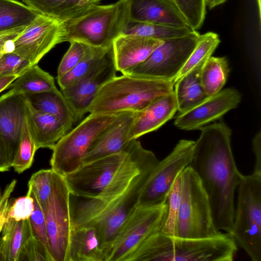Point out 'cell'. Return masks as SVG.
<instances>
[{
  "label": "cell",
  "mask_w": 261,
  "mask_h": 261,
  "mask_svg": "<svg viewBox=\"0 0 261 261\" xmlns=\"http://www.w3.org/2000/svg\"><path fill=\"white\" fill-rule=\"evenodd\" d=\"M201 68L191 71L174 83V93L179 113L188 111L208 97L200 82Z\"/></svg>",
  "instance_id": "cell-27"
},
{
  "label": "cell",
  "mask_w": 261,
  "mask_h": 261,
  "mask_svg": "<svg viewBox=\"0 0 261 261\" xmlns=\"http://www.w3.org/2000/svg\"><path fill=\"white\" fill-rule=\"evenodd\" d=\"M26 27L16 28L0 33V57L5 53L4 45L6 41L15 39L24 30Z\"/></svg>",
  "instance_id": "cell-45"
},
{
  "label": "cell",
  "mask_w": 261,
  "mask_h": 261,
  "mask_svg": "<svg viewBox=\"0 0 261 261\" xmlns=\"http://www.w3.org/2000/svg\"><path fill=\"white\" fill-rule=\"evenodd\" d=\"M63 23L39 14L14 40L13 53L27 60L31 66L56 45L63 42Z\"/></svg>",
  "instance_id": "cell-14"
},
{
  "label": "cell",
  "mask_w": 261,
  "mask_h": 261,
  "mask_svg": "<svg viewBox=\"0 0 261 261\" xmlns=\"http://www.w3.org/2000/svg\"><path fill=\"white\" fill-rule=\"evenodd\" d=\"M194 30L202 25L206 15L205 0H173Z\"/></svg>",
  "instance_id": "cell-37"
},
{
  "label": "cell",
  "mask_w": 261,
  "mask_h": 261,
  "mask_svg": "<svg viewBox=\"0 0 261 261\" xmlns=\"http://www.w3.org/2000/svg\"><path fill=\"white\" fill-rule=\"evenodd\" d=\"M180 198L181 180L179 175L176 179L167 198V214L161 230L167 235L175 236Z\"/></svg>",
  "instance_id": "cell-36"
},
{
  "label": "cell",
  "mask_w": 261,
  "mask_h": 261,
  "mask_svg": "<svg viewBox=\"0 0 261 261\" xmlns=\"http://www.w3.org/2000/svg\"><path fill=\"white\" fill-rule=\"evenodd\" d=\"M200 34L196 31L163 42L142 63L125 74L174 81L195 47Z\"/></svg>",
  "instance_id": "cell-9"
},
{
  "label": "cell",
  "mask_w": 261,
  "mask_h": 261,
  "mask_svg": "<svg viewBox=\"0 0 261 261\" xmlns=\"http://www.w3.org/2000/svg\"><path fill=\"white\" fill-rule=\"evenodd\" d=\"M128 20L127 0L107 5L94 4L83 14L63 23V42L110 48Z\"/></svg>",
  "instance_id": "cell-5"
},
{
  "label": "cell",
  "mask_w": 261,
  "mask_h": 261,
  "mask_svg": "<svg viewBox=\"0 0 261 261\" xmlns=\"http://www.w3.org/2000/svg\"><path fill=\"white\" fill-rule=\"evenodd\" d=\"M70 195L64 176L54 171L52 191L43 210L50 253L54 261L68 260L71 229Z\"/></svg>",
  "instance_id": "cell-13"
},
{
  "label": "cell",
  "mask_w": 261,
  "mask_h": 261,
  "mask_svg": "<svg viewBox=\"0 0 261 261\" xmlns=\"http://www.w3.org/2000/svg\"><path fill=\"white\" fill-rule=\"evenodd\" d=\"M129 144L119 152L83 164L64 176L70 194L83 198L97 196L125 165L129 156Z\"/></svg>",
  "instance_id": "cell-12"
},
{
  "label": "cell",
  "mask_w": 261,
  "mask_h": 261,
  "mask_svg": "<svg viewBox=\"0 0 261 261\" xmlns=\"http://www.w3.org/2000/svg\"><path fill=\"white\" fill-rule=\"evenodd\" d=\"M191 27H179L128 20L121 35H133L164 40L185 35L193 31Z\"/></svg>",
  "instance_id": "cell-32"
},
{
  "label": "cell",
  "mask_w": 261,
  "mask_h": 261,
  "mask_svg": "<svg viewBox=\"0 0 261 261\" xmlns=\"http://www.w3.org/2000/svg\"><path fill=\"white\" fill-rule=\"evenodd\" d=\"M137 112H124L106 127L93 142L84 157L83 164L119 152L129 142V134Z\"/></svg>",
  "instance_id": "cell-18"
},
{
  "label": "cell",
  "mask_w": 261,
  "mask_h": 261,
  "mask_svg": "<svg viewBox=\"0 0 261 261\" xmlns=\"http://www.w3.org/2000/svg\"><path fill=\"white\" fill-rule=\"evenodd\" d=\"M105 252L94 227H71L67 261H105Z\"/></svg>",
  "instance_id": "cell-23"
},
{
  "label": "cell",
  "mask_w": 261,
  "mask_h": 261,
  "mask_svg": "<svg viewBox=\"0 0 261 261\" xmlns=\"http://www.w3.org/2000/svg\"><path fill=\"white\" fill-rule=\"evenodd\" d=\"M56 87L54 77L35 65L19 75L8 87L13 90L26 93H37Z\"/></svg>",
  "instance_id": "cell-30"
},
{
  "label": "cell",
  "mask_w": 261,
  "mask_h": 261,
  "mask_svg": "<svg viewBox=\"0 0 261 261\" xmlns=\"http://www.w3.org/2000/svg\"><path fill=\"white\" fill-rule=\"evenodd\" d=\"M181 198L176 237L202 239L219 234L216 228L208 196L200 180L188 166L180 173Z\"/></svg>",
  "instance_id": "cell-7"
},
{
  "label": "cell",
  "mask_w": 261,
  "mask_h": 261,
  "mask_svg": "<svg viewBox=\"0 0 261 261\" xmlns=\"http://www.w3.org/2000/svg\"><path fill=\"white\" fill-rule=\"evenodd\" d=\"M34 210V200L31 196L20 197L12 201L8 217L16 221L28 219Z\"/></svg>",
  "instance_id": "cell-42"
},
{
  "label": "cell",
  "mask_w": 261,
  "mask_h": 261,
  "mask_svg": "<svg viewBox=\"0 0 261 261\" xmlns=\"http://www.w3.org/2000/svg\"><path fill=\"white\" fill-rule=\"evenodd\" d=\"M172 81L130 74L116 76L100 89L88 109L91 114L140 112L151 102L174 92Z\"/></svg>",
  "instance_id": "cell-4"
},
{
  "label": "cell",
  "mask_w": 261,
  "mask_h": 261,
  "mask_svg": "<svg viewBox=\"0 0 261 261\" xmlns=\"http://www.w3.org/2000/svg\"><path fill=\"white\" fill-rule=\"evenodd\" d=\"M220 41L219 35L214 32H209L200 35L195 47L175 79L174 83L187 73L202 67L212 56Z\"/></svg>",
  "instance_id": "cell-33"
},
{
  "label": "cell",
  "mask_w": 261,
  "mask_h": 261,
  "mask_svg": "<svg viewBox=\"0 0 261 261\" xmlns=\"http://www.w3.org/2000/svg\"><path fill=\"white\" fill-rule=\"evenodd\" d=\"M18 75L0 76V93L7 89Z\"/></svg>",
  "instance_id": "cell-47"
},
{
  "label": "cell",
  "mask_w": 261,
  "mask_h": 261,
  "mask_svg": "<svg viewBox=\"0 0 261 261\" xmlns=\"http://www.w3.org/2000/svg\"><path fill=\"white\" fill-rule=\"evenodd\" d=\"M58 68L57 77H62L71 71L84 58L89 46L78 41H71Z\"/></svg>",
  "instance_id": "cell-38"
},
{
  "label": "cell",
  "mask_w": 261,
  "mask_h": 261,
  "mask_svg": "<svg viewBox=\"0 0 261 261\" xmlns=\"http://www.w3.org/2000/svg\"><path fill=\"white\" fill-rule=\"evenodd\" d=\"M238 247L229 233L207 238H184L161 230L143 241L125 261H232Z\"/></svg>",
  "instance_id": "cell-3"
},
{
  "label": "cell",
  "mask_w": 261,
  "mask_h": 261,
  "mask_svg": "<svg viewBox=\"0 0 261 261\" xmlns=\"http://www.w3.org/2000/svg\"><path fill=\"white\" fill-rule=\"evenodd\" d=\"M16 183L17 180L14 179L8 184L0 198V233L8 218V212L12 201V199H10V198Z\"/></svg>",
  "instance_id": "cell-43"
},
{
  "label": "cell",
  "mask_w": 261,
  "mask_h": 261,
  "mask_svg": "<svg viewBox=\"0 0 261 261\" xmlns=\"http://www.w3.org/2000/svg\"><path fill=\"white\" fill-rule=\"evenodd\" d=\"M25 118L37 150L40 148L51 149L68 132L59 118L35 110L27 101Z\"/></svg>",
  "instance_id": "cell-22"
},
{
  "label": "cell",
  "mask_w": 261,
  "mask_h": 261,
  "mask_svg": "<svg viewBox=\"0 0 261 261\" xmlns=\"http://www.w3.org/2000/svg\"><path fill=\"white\" fill-rule=\"evenodd\" d=\"M155 166L129 161L96 197L83 198L70 194L71 227H94L105 257L121 226L138 205L142 190Z\"/></svg>",
  "instance_id": "cell-2"
},
{
  "label": "cell",
  "mask_w": 261,
  "mask_h": 261,
  "mask_svg": "<svg viewBox=\"0 0 261 261\" xmlns=\"http://www.w3.org/2000/svg\"><path fill=\"white\" fill-rule=\"evenodd\" d=\"M93 3L96 4L97 2L100 1V0H91Z\"/></svg>",
  "instance_id": "cell-49"
},
{
  "label": "cell",
  "mask_w": 261,
  "mask_h": 261,
  "mask_svg": "<svg viewBox=\"0 0 261 261\" xmlns=\"http://www.w3.org/2000/svg\"><path fill=\"white\" fill-rule=\"evenodd\" d=\"M28 103L35 110L55 116L65 125L68 132L77 122L75 115L57 87L37 93L24 94Z\"/></svg>",
  "instance_id": "cell-24"
},
{
  "label": "cell",
  "mask_w": 261,
  "mask_h": 261,
  "mask_svg": "<svg viewBox=\"0 0 261 261\" xmlns=\"http://www.w3.org/2000/svg\"><path fill=\"white\" fill-rule=\"evenodd\" d=\"M17 261H54L46 247L32 236L22 247Z\"/></svg>",
  "instance_id": "cell-39"
},
{
  "label": "cell",
  "mask_w": 261,
  "mask_h": 261,
  "mask_svg": "<svg viewBox=\"0 0 261 261\" xmlns=\"http://www.w3.org/2000/svg\"><path fill=\"white\" fill-rule=\"evenodd\" d=\"M127 3L129 20L190 27L173 0H127Z\"/></svg>",
  "instance_id": "cell-19"
},
{
  "label": "cell",
  "mask_w": 261,
  "mask_h": 261,
  "mask_svg": "<svg viewBox=\"0 0 261 261\" xmlns=\"http://www.w3.org/2000/svg\"><path fill=\"white\" fill-rule=\"evenodd\" d=\"M0 239V261H17L22 247L33 236L29 219L16 221L8 217Z\"/></svg>",
  "instance_id": "cell-26"
},
{
  "label": "cell",
  "mask_w": 261,
  "mask_h": 261,
  "mask_svg": "<svg viewBox=\"0 0 261 261\" xmlns=\"http://www.w3.org/2000/svg\"><path fill=\"white\" fill-rule=\"evenodd\" d=\"M194 146V141L180 140L167 156L158 161L142 190L138 205L154 206L167 202L176 179L192 160Z\"/></svg>",
  "instance_id": "cell-11"
},
{
  "label": "cell",
  "mask_w": 261,
  "mask_h": 261,
  "mask_svg": "<svg viewBox=\"0 0 261 261\" xmlns=\"http://www.w3.org/2000/svg\"><path fill=\"white\" fill-rule=\"evenodd\" d=\"M2 194V193L1 192V188H0V198L1 197Z\"/></svg>",
  "instance_id": "cell-50"
},
{
  "label": "cell",
  "mask_w": 261,
  "mask_h": 261,
  "mask_svg": "<svg viewBox=\"0 0 261 261\" xmlns=\"http://www.w3.org/2000/svg\"><path fill=\"white\" fill-rule=\"evenodd\" d=\"M37 150L25 117L18 148L11 167L19 174L28 169L32 165Z\"/></svg>",
  "instance_id": "cell-34"
},
{
  "label": "cell",
  "mask_w": 261,
  "mask_h": 261,
  "mask_svg": "<svg viewBox=\"0 0 261 261\" xmlns=\"http://www.w3.org/2000/svg\"><path fill=\"white\" fill-rule=\"evenodd\" d=\"M227 0H205L206 5L210 9H212L219 5L224 3Z\"/></svg>",
  "instance_id": "cell-48"
},
{
  "label": "cell",
  "mask_w": 261,
  "mask_h": 261,
  "mask_svg": "<svg viewBox=\"0 0 261 261\" xmlns=\"http://www.w3.org/2000/svg\"><path fill=\"white\" fill-rule=\"evenodd\" d=\"M31 66L27 60L13 52L0 57V76H19Z\"/></svg>",
  "instance_id": "cell-40"
},
{
  "label": "cell",
  "mask_w": 261,
  "mask_h": 261,
  "mask_svg": "<svg viewBox=\"0 0 261 261\" xmlns=\"http://www.w3.org/2000/svg\"><path fill=\"white\" fill-rule=\"evenodd\" d=\"M163 42V40L137 35H120L112 44L117 71L125 74L144 62Z\"/></svg>",
  "instance_id": "cell-20"
},
{
  "label": "cell",
  "mask_w": 261,
  "mask_h": 261,
  "mask_svg": "<svg viewBox=\"0 0 261 261\" xmlns=\"http://www.w3.org/2000/svg\"><path fill=\"white\" fill-rule=\"evenodd\" d=\"M54 171L41 169L34 173L28 182L27 195L36 198L43 211L45 208L53 189Z\"/></svg>",
  "instance_id": "cell-35"
},
{
  "label": "cell",
  "mask_w": 261,
  "mask_h": 261,
  "mask_svg": "<svg viewBox=\"0 0 261 261\" xmlns=\"http://www.w3.org/2000/svg\"><path fill=\"white\" fill-rule=\"evenodd\" d=\"M241 97V93L235 89L221 90L188 111L179 113L174 124L182 130L199 129L237 108Z\"/></svg>",
  "instance_id": "cell-15"
},
{
  "label": "cell",
  "mask_w": 261,
  "mask_h": 261,
  "mask_svg": "<svg viewBox=\"0 0 261 261\" xmlns=\"http://www.w3.org/2000/svg\"><path fill=\"white\" fill-rule=\"evenodd\" d=\"M10 168L11 166L9 164L5 146L0 136V172L9 171Z\"/></svg>",
  "instance_id": "cell-46"
},
{
  "label": "cell",
  "mask_w": 261,
  "mask_h": 261,
  "mask_svg": "<svg viewBox=\"0 0 261 261\" xmlns=\"http://www.w3.org/2000/svg\"><path fill=\"white\" fill-rule=\"evenodd\" d=\"M32 197L34 200V210L29 220L32 234L46 247L50 253L44 212L36 198Z\"/></svg>",
  "instance_id": "cell-41"
},
{
  "label": "cell",
  "mask_w": 261,
  "mask_h": 261,
  "mask_svg": "<svg viewBox=\"0 0 261 261\" xmlns=\"http://www.w3.org/2000/svg\"><path fill=\"white\" fill-rule=\"evenodd\" d=\"M113 54L112 46L108 48L89 46L82 60L64 76L57 78L63 89L73 85L107 62Z\"/></svg>",
  "instance_id": "cell-28"
},
{
  "label": "cell",
  "mask_w": 261,
  "mask_h": 261,
  "mask_svg": "<svg viewBox=\"0 0 261 261\" xmlns=\"http://www.w3.org/2000/svg\"><path fill=\"white\" fill-rule=\"evenodd\" d=\"M199 129L189 165L196 173L210 201L217 230L230 232L234 213V195L242 176L231 146V130L223 122Z\"/></svg>",
  "instance_id": "cell-1"
},
{
  "label": "cell",
  "mask_w": 261,
  "mask_h": 261,
  "mask_svg": "<svg viewBox=\"0 0 261 261\" xmlns=\"http://www.w3.org/2000/svg\"><path fill=\"white\" fill-rule=\"evenodd\" d=\"M26 105L24 94L12 89L0 97V136L11 167L19 142Z\"/></svg>",
  "instance_id": "cell-17"
},
{
  "label": "cell",
  "mask_w": 261,
  "mask_h": 261,
  "mask_svg": "<svg viewBox=\"0 0 261 261\" xmlns=\"http://www.w3.org/2000/svg\"><path fill=\"white\" fill-rule=\"evenodd\" d=\"M167 209V201L154 206L137 205L118 231L106 254L105 261H125L143 241L162 230Z\"/></svg>",
  "instance_id": "cell-10"
},
{
  "label": "cell",
  "mask_w": 261,
  "mask_h": 261,
  "mask_svg": "<svg viewBox=\"0 0 261 261\" xmlns=\"http://www.w3.org/2000/svg\"><path fill=\"white\" fill-rule=\"evenodd\" d=\"M113 55L106 63L75 84L60 89L76 121L88 113V109L101 87L116 76Z\"/></svg>",
  "instance_id": "cell-16"
},
{
  "label": "cell",
  "mask_w": 261,
  "mask_h": 261,
  "mask_svg": "<svg viewBox=\"0 0 261 261\" xmlns=\"http://www.w3.org/2000/svg\"><path fill=\"white\" fill-rule=\"evenodd\" d=\"M118 114L90 113L51 149V169L62 176L78 169L93 142Z\"/></svg>",
  "instance_id": "cell-8"
},
{
  "label": "cell",
  "mask_w": 261,
  "mask_h": 261,
  "mask_svg": "<svg viewBox=\"0 0 261 261\" xmlns=\"http://www.w3.org/2000/svg\"><path fill=\"white\" fill-rule=\"evenodd\" d=\"M39 14L17 0H0V33L27 27Z\"/></svg>",
  "instance_id": "cell-29"
},
{
  "label": "cell",
  "mask_w": 261,
  "mask_h": 261,
  "mask_svg": "<svg viewBox=\"0 0 261 261\" xmlns=\"http://www.w3.org/2000/svg\"><path fill=\"white\" fill-rule=\"evenodd\" d=\"M252 148L255 155L253 173L261 176V133L259 132L253 138Z\"/></svg>",
  "instance_id": "cell-44"
},
{
  "label": "cell",
  "mask_w": 261,
  "mask_h": 261,
  "mask_svg": "<svg viewBox=\"0 0 261 261\" xmlns=\"http://www.w3.org/2000/svg\"><path fill=\"white\" fill-rule=\"evenodd\" d=\"M177 111L174 92L158 98L137 112L130 128V140L156 130L172 118Z\"/></svg>",
  "instance_id": "cell-21"
},
{
  "label": "cell",
  "mask_w": 261,
  "mask_h": 261,
  "mask_svg": "<svg viewBox=\"0 0 261 261\" xmlns=\"http://www.w3.org/2000/svg\"><path fill=\"white\" fill-rule=\"evenodd\" d=\"M230 234L252 261H261V176L242 175Z\"/></svg>",
  "instance_id": "cell-6"
},
{
  "label": "cell",
  "mask_w": 261,
  "mask_h": 261,
  "mask_svg": "<svg viewBox=\"0 0 261 261\" xmlns=\"http://www.w3.org/2000/svg\"><path fill=\"white\" fill-rule=\"evenodd\" d=\"M229 69L225 57L211 56L202 66L200 72L201 85L208 97L219 92L225 85Z\"/></svg>",
  "instance_id": "cell-31"
},
{
  "label": "cell",
  "mask_w": 261,
  "mask_h": 261,
  "mask_svg": "<svg viewBox=\"0 0 261 261\" xmlns=\"http://www.w3.org/2000/svg\"><path fill=\"white\" fill-rule=\"evenodd\" d=\"M39 14L61 23L84 13L94 3L91 0H21Z\"/></svg>",
  "instance_id": "cell-25"
}]
</instances>
